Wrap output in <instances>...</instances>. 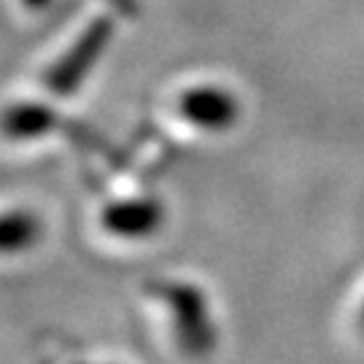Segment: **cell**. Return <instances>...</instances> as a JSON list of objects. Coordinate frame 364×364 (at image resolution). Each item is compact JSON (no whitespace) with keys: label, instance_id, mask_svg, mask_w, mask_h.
<instances>
[{"label":"cell","instance_id":"2","mask_svg":"<svg viewBox=\"0 0 364 364\" xmlns=\"http://www.w3.org/2000/svg\"><path fill=\"white\" fill-rule=\"evenodd\" d=\"M159 224V205L156 200H122L111 203L103 213V227L114 232L146 235Z\"/></svg>","mask_w":364,"mask_h":364},{"label":"cell","instance_id":"3","mask_svg":"<svg viewBox=\"0 0 364 364\" xmlns=\"http://www.w3.org/2000/svg\"><path fill=\"white\" fill-rule=\"evenodd\" d=\"M36 232V219L27 213H0V251L22 248V243H30Z\"/></svg>","mask_w":364,"mask_h":364},{"label":"cell","instance_id":"1","mask_svg":"<svg viewBox=\"0 0 364 364\" xmlns=\"http://www.w3.org/2000/svg\"><path fill=\"white\" fill-rule=\"evenodd\" d=\"M173 111L183 124L200 132H224L235 127L240 105L235 95L216 84H192L176 97Z\"/></svg>","mask_w":364,"mask_h":364},{"label":"cell","instance_id":"4","mask_svg":"<svg viewBox=\"0 0 364 364\" xmlns=\"http://www.w3.org/2000/svg\"><path fill=\"white\" fill-rule=\"evenodd\" d=\"M359 329H362L364 335V297H362V305H359Z\"/></svg>","mask_w":364,"mask_h":364}]
</instances>
